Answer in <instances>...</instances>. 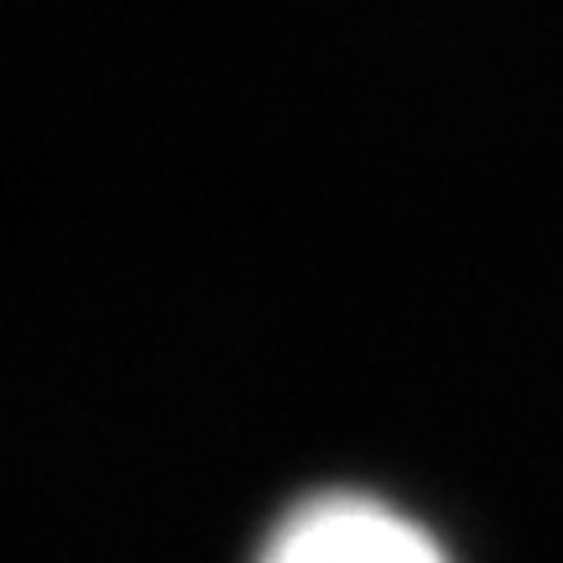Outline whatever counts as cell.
<instances>
[{
	"mask_svg": "<svg viewBox=\"0 0 563 563\" xmlns=\"http://www.w3.org/2000/svg\"><path fill=\"white\" fill-rule=\"evenodd\" d=\"M256 563H449L443 543L391 501L329 490L292 506Z\"/></svg>",
	"mask_w": 563,
	"mask_h": 563,
	"instance_id": "obj_1",
	"label": "cell"
}]
</instances>
